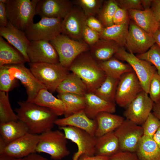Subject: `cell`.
Returning a JSON list of instances; mask_svg holds the SVG:
<instances>
[{
  "label": "cell",
  "instance_id": "cell-1",
  "mask_svg": "<svg viewBox=\"0 0 160 160\" xmlns=\"http://www.w3.org/2000/svg\"><path fill=\"white\" fill-rule=\"evenodd\" d=\"M17 103L15 111L18 119L25 124L29 133L40 135L53 127L57 116L52 110L26 101Z\"/></svg>",
  "mask_w": 160,
  "mask_h": 160
},
{
  "label": "cell",
  "instance_id": "cell-2",
  "mask_svg": "<svg viewBox=\"0 0 160 160\" xmlns=\"http://www.w3.org/2000/svg\"><path fill=\"white\" fill-rule=\"evenodd\" d=\"M87 51L78 56L68 70L82 80L87 87L88 92H93L101 85L107 76L90 52Z\"/></svg>",
  "mask_w": 160,
  "mask_h": 160
},
{
  "label": "cell",
  "instance_id": "cell-3",
  "mask_svg": "<svg viewBox=\"0 0 160 160\" xmlns=\"http://www.w3.org/2000/svg\"><path fill=\"white\" fill-rule=\"evenodd\" d=\"M39 0H6L8 21L18 29L25 31L32 24L36 14Z\"/></svg>",
  "mask_w": 160,
  "mask_h": 160
},
{
  "label": "cell",
  "instance_id": "cell-4",
  "mask_svg": "<svg viewBox=\"0 0 160 160\" xmlns=\"http://www.w3.org/2000/svg\"><path fill=\"white\" fill-rule=\"evenodd\" d=\"M29 69L36 78L49 92L56 91L60 83L69 73L60 63H29Z\"/></svg>",
  "mask_w": 160,
  "mask_h": 160
},
{
  "label": "cell",
  "instance_id": "cell-5",
  "mask_svg": "<svg viewBox=\"0 0 160 160\" xmlns=\"http://www.w3.org/2000/svg\"><path fill=\"white\" fill-rule=\"evenodd\" d=\"M67 144L63 132L50 130L39 135L36 152L47 154L54 160H60L70 154Z\"/></svg>",
  "mask_w": 160,
  "mask_h": 160
},
{
  "label": "cell",
  "instance_id": "cell-6",
  "mask_svg": "<svg viewBox=\"0 0 160 160\" xmlns=\"http://www.w3.org/2000/svg\"><path fill=\"white\" fill-rule=\"evenodd\" d=\"M50 42L57 53L60 63L68 69L78 56L90 49L84 41L72 39L62 33Z\"/></svg>",
  "mask_w": 160,
  "mask_h": 160
},
{
  "label": "cell",
  "instance_id": "cell-7",
  "mask_svg": "<svg viewBox=\"0 0 160 160\" xmlns=\"http://www.w3.org/2000/svg\"><path fill=\"white\" fill-rule=\"evenodd\" d=\"M114 56L119 60L126 62L131 66L143 90L148 94L151 81L157 71L155 67L149 62L140 59L134 54L126 51L124 47H121Z\"/></svg>",
  "mask_w": 160,
  "mask_h": 160
},
{
  "label": "cell",
  "instance_id": "cell-8",
  "mask_svg": "<svg viewBox=\"0 0 160 160\" xmlns=\"http://www.w3.org/2000/svg\"><path fill=\"white\" fill-rule=\"evenodd\" d=\"M61 18L41 17L39 21L31 24L24 31L30 41H50L62 33Z\"/></svg>",
  "mask_w": 160,
  "mask_h": 160
},
{
  "label": "cell",
  "instance_id": "cell-9",
  "mask_svg": "<svg viewBox=\"0 0 160 160\" xmlns=\"http://www.w3.org/2000/svg\"><path fill=\"white\" fill-rule=\"evenodd\" d=\"M63 131L67 139L76 144L78 150L74 155L73 160H78L82 154L92 156L95 155L96 137L84 130L74 127H60Z\"/></svg>",
  "mask_w": 160,
  "mask_h": 160
},
{
  "label": "cell",
  "instance_id": "cell-10",
  "mask_svg": "<svg viewBox=\"0 0 160 160\" xmlns=\"http://www.w3.org/2000/svg\"><path fill=\"white\" fill-rule=\"evenodd\" d=\"M114 132L119 143L120 151L135 152L143 135L142 126L126 119Z\"/></svg>",
  "mask_w": 160,
  "mask_h": 160
},
{
  "label": "cell",
  "instance_id": "cell-11",
  "mask_svg": "<svg viewBox=\"0 0 160 160\" xmlns=\"http://www.w3.org/2000/svg\"><path fill=\"white\" fill-rule=\"evenodd\" d=\"M39 139V135L28 132L7 144H0V154L22 159L36 153Z\"/></svg>",
  "mask_w": 160,
  "mask_h": 160
},
{
  "label": "cell",
  "instance_id": "cell-12",
  "mask_svg": "<svg viewBox=\"0 0 160 160\" xmlns=\"http://www.w3.org/2000/svg\"><path fill=\"white\" fill-rule=\"evenodd\" d=\"M7 65L11 78L19 80L25 87L27 95L26 101L33 103L39 91L46 89L24 64Z\"/></svg>",
  "mask_w": 160,
  "mask_h": 160
},
{
  "label": "cell",
  "instance_id": "cell-13",
  "mask_svg": "<svg viewBox=\"0 0 160 160\" xmlns=\"http://www.w3.org/2000/svg\"><path fill=\"white\" fill-rule=\"evenodd\" d=\"M143 90L140 82L134 71L124 74L119 80L115 102L121 107H127Z\"/></svg>",
  "mask_w": 160,
  "mask_h": 160
},
{
  "label": "cell",
  "instance_id": "cell-14",
  "mask_svg": "<svg viewBox=\"0 0 160 160\" xmlns=\"http://www.w3.org/2000/svg\"><path fill=\"white\" fill-rule=\"evenodd\" d=\"M155 43L153 35L141 29L133 20H130L125 46L129 52L134 54H142Z\"/></svg>",
  "mask_w": 160,
  "mask_h": 160
},
{
  "label": "cell",
  "instance_id": "cell-15",
  "mask_svg": "<svg viewBox=\"0 0 160 160\" xmlns=\"http://www.w3.org/2000/svg\"><path fill=\"white\" fill-rule=\"evenodd\" d=\"M154 102L143 90L126 107L124 112L126 119L142 125L151 112Z\"/></svg>",
  "mask_w": 160,
  "mask_h": 160
},
{
  "label": "cell",
  "instance_id": "cell-16",
  "mask_svg": "<svg viewBox=\"0 0 160 160\" xmlns=\"http://www.w3.org/2000/svg\"><path fill=\"white\" fill-rule=\"evenodd\" d=\"M87 17L79 7H73L63 19L62 33L77 40L81 41Z\"/></svg>",
  "mask_w": 160,
  "mask_h": 160
},
{
  "label": "cell",
  "instance_id": "cell-17",
  "mask_svg": "<svg viewBox=\"0 0 160 160\" xmlns=\"http://www.w3.org/2000/svg\"><path fill=\"white\" fill-rule=\"evenodd\" d=\"M31 42L27 52L30 63H59L57 53L50 41L38 40Z\"/></svg>",
  "mask_w": 160,
  "mask_h": 160
},
{
  "label": "cell",
  "instance_id": "cell-18",
  "mask_svg": "<svg viewBox=\"0 0 160 160\" xmlns=\"http://www.w3.org/2000/svg\"><path fill=\"white\" fill-rule=\"evenodd\" d=\"M73 3L69 0H39L36 14L41 17L63 19L73 8Z\"/></svg>",
  "mask_w": 160,
  "mask_h": 160
},
{
  "label": "cell",
  "instance_id": "cell-19",
  "mask_svg": "<svg viewBox=\"0 0 160 160\" xmlns=\"http://www.w3.org/2000/svg\"><path fill=\"white\" fill-rule=\"evenodd\" d=\"M0 36L21 53L26 62L30 63L27 52L31 42L24 31L18 29L8 21L6 26L0 27Z\"/></svg>",
  "mask_w": 160,
  "mask_h": 160
},
{
  "label": "cell",
  "instance_id": "cell-20",
  "mask_svg": "<svg viewBox=\"0 0 160 160\" xmlns=\"http://www.w3.org/2000/svg\"><path fill=\"white\" fill-rule=\"evenodd\" d=\"M55 124L59 127L70 126L78 128L93 136H95L97 127L96 120L88 117L84 110L64 118L57 119L55 121Z\"/></svg>",
  "mask_w": 160,
  "mask_h": 160
},
{
  "label": "cell",
  "instance_id": "cell-21",
  "mask_svg": "<svg viewBox=\"0 0 160 160\" xmlns=\"http://www.w3.org/2000/svg\"><path fill=\"white\" fill-rule=\"evenodd\" d=\"M86 105L84 111L90 119H95L99 113H113L116 111L115 103L106 101L93 92H87L84 96Z\"/></svg>",
  "mask_w": 160,
  "mask_h": 160
},
{
  "label": "cell",
  "instance_id": "cell-22",
  "mask_svg": "<svg viewBox=\"0 0 160 160\" xmlns=\"http://www.w3.org/2000/svg\"><path fill=\"white\" fill-rule=\"evenodd\" d=\"M130 19L141 29L153 35L159 28V22L156 18L151 8L139 10H128Z\"/></svg>",
  "mask_w": 160,
  "mask_h": 160
},
{
  "label": "cell",
  "instance_id": "cell-23",
  "mask_svg": "<svg viewBox=\"0 0 160 160\" xmlns=\"http://www.w3.org/2000/svg\"><path fill=\"white\" fill-rule=\"evenodd\" d=\"M121 47L114 41L100 38L90 47V52L93 58L99 63L112 58Z\"/></svg>",
  "mask_w": 160,
  "mask_h": 160
},
{
  "label": "cell",
  "instance_id": "cell-24",
  "mask_svg": "<svg viewBox=\"0 0 160 160\" xmlns=\"http://www.w3.org/2000/svg\"><path fill=\"white\" fill-rule=\"evenodd\" d=\"M97 127L95 136L97 137L114 132L125 120L122 116L108 112L99 113L95 119Z\"/></svg>",
  "mask_w": 160,
  "mask_h": 160
},
{
  "label": "cell",
  "instance_id": "cell-25",
  "mask_svg": "<svg viewBox=\"0 0 160 160\" xmlns=\"http://www.w3.org/2000/svg\"><path fill=\"white\" fill-rule=\"evenodd\" d=\"M33 103L51 110L57 116L65 115L67 111L64 102L46 89L39 91Z\"/></svg>",
  "mask_w": 160,
  "mask_h": 160
},
{
  "label": "cell",
  "instance_id": "cell-26",
  "mask_svg": "<svg viewBox=\"0 0 160 160\" xmlns=\"http://www.w3.org/2000/svg\"><path fill=\"white\" fill-rule=\"evenodd\" d=\"M29 132L28 127L19 120L0 123V139L7 144Z\"/></svg>",
  "mask_w": 160,
  "mask_h": 160
},
{
  "label": "cell",
  "instance_id": "cell-27",
  "mask_svg": "<svg viewBox=\"0 0 160 160\" xmlns=\"http://www.w3.org/2000/svg\"><path fill=\"white\" fill-rule=\"evenodd\" d=\"M120 151L119 141L114 132L96 137L95 155L110 157Z\"/></svg>",
  "mask_w": 160,
  "mask_h": 160
},
{
  "label": "cell",
  "instance_id": "cell-28",
  "mask_svg": "<svg viewBox=\"0 0 160 160\" xmlns=\"http://www.w3.org/2000/svg\"><path fill=\"white\" fill-rule=\"evenodd\" d=\"M26 62L18 50L0 36V66L24 64Z\"/></svg>",
  "mask_w": 160,
  "mask_h": 160
},
{
  "label": "cell",
  "instance_id": "cell-29",
  "mask_svg": "<svg viewBox=\"0 0 160 160\" xmlns=\"http://www.w3.org/2000/svg\"><path fill=\"white\" fill-rule=\"evenodd\" d=\"M135 153L139 160H160V149L153 138L144 135Z\"/></svg>",
  "mask_w": 160,
  "mask_h": 160
},
{
  "label": "cell",
  "instance_id": "cell-30",
  "mask_svg": "<svg viewBox=\"0 0 160 160\" xmlns=\"http://www.w3.org/2000/svg\"><path fill=\"white\" fill-rule=\"evenodd\" d=\"M56 91L58 94L69 93L84 96L88 92L87 87L82 80L72 72L60 83Z\"/></svg>",
  "mask_w": 160,
  "mask_h": 160
},
{
  "label": "cell",
  "instance_id": "cell-31",
  "mask_svg": "<svg viewBox=\"0 0 160 160\" xmlns=\"http://www.w3.org/2000/svg\"><path fill=\"white\" fill-rule=\"evenodd\" d=\"M98 63L107 76L119 80L124 74L134 71L129 64L124 63L115 57Z\"/></svg>",
  "mask_w": 160,
  "mask_h": 160
},
{
  "label": "cell",
  "instance_id": "cell-32",
  "mask_svg": "<svg viewBox=\"0 0 160 160\" xmlns=\"http://www.w3.org/2000/svg\"><path fill=\"white\" fill-rule=\"evenodd\" d=\"M129 21L122 24H113L104 28L100 33V38L113 41L121 47H124L128 32Z\"/></svg>",
  "mask_w": 160,
  "mask_h": 160
},
{
  "label": "cell",
  "instance_id": "cell-33",
  "mask_svg": "<svg viewBox=\"0 0 160 160\" xmlns=\"http://www.w3.org/2000/svg\"><path fill=\"white\" fill-rule=\"evenodd\" d=\"M57 97L65 103L67 111L65 115V117L84 110L86 102L84 96L77 94L66 93L58 94Z\"/></svg>",
  "mask_w": 160,
  "mask_h": 160
},
{
  "label": "cell",
  "instance_id": "cell-34",
  "mask_svg": "<svg viewBox=\"0 0 160 160\" xmlns=\"http://www.w3.org/2000/svg\"><path fill=\"white\" fill-rule=\"evenodd\" d=\"M119 81L107 76L101 85L93 93L106 101L115 103Z\"/></svg>",
  "mask_w": 160,
  "mask_h": 160
},
{
  "label": "cell",
  "instance_id": "cell-35",
  "mask_svg": "<svg viewBox=\"0 0 160 160\" xmlns=\"http://www.w3.org/2000/svg\"><path fill=\"white\" fill-rule=\"evenodd\" d=\"M18 120L10 103L8 92L0 91V123Z\"/></svg>",
  "mask_w": 160,
  "mask_h": 160
},
{
  "label": "cell",
  "instance_id": "cell-36",
  "mask_svg": "<svg viewBox=\"0 0 160 160\" xmlns=\"http://www.w3.org/2000/svg\"><path fill=\"white\" fill-rule=\"evenodd\" d=\"M119 7L116 0H108L104 3L98 15L104 28L113 24V18Z\"/></svg>",
  "mask_w": 160,
  "mask_h": 160
},
{
  "label": "cell",
  "instance_id": "cell-37",
  "mask_svg": "<svg viewBox=\"0 0 160 160\" xmlns=\"http://www.w3.org/2000/svg\"><path fill=\"white\" fill-rule=\"evenodd\" d=\"M104 1L103 0H76L73 3L80 7L86 16L89 17L98 14Z\"/></svg>",
  "mask_w": 160,
  "mask_h": 160
},
{
  "label": "cell",
  "instance_id": "cell-38",
  "mask_svg": "<svg viewBox=\"0 0 160 160\" xmlns=\"http://www.w3.org/2000/svg\"><path fill=\"white\" fill-rule=\"evenodd\" d=\"M136 56L140 59L153 64L160 75V47L157 44H155L145 52L137 54Z\"/></svg>",
  "mask_w": 160,
  "mask_h": 160
},
{
  "label": "cell",
  "instance_id": "cell-39",
  "mask_svg": "<svg viewBox=\"0 0 160 160\" xmlns=\"http://www.w3.org/2000/svg\"><path fill=\"white\" fill-rule=\"evenodd\" d=\"M16 79H12L7 65L0 66V90L8 92L16 87Z\"/></svg>",
  "mask_w": 160,
  "mask_h": 160
},
{
  "label": "cell",
  "instance_id": "cell-40",
  "mask_svg": "<svg viewBox=\"0 0 160 160\" xmlns=\"http://www.w3.org/2000/svg\"><path fill=\"white\" fill-rule=\"evenodd\" d=\"M141 126L143 129V135L153 138L160 127V121L151 112Z\"/></svg>",
  "mask_w": 160,
  "mask_h": 160
},
{
  "label": "cell",
  "instance_id": "cell-41",
  "mask_svg": "<svg viewBox=\"0 0 160 160\" xmlns=\"http://www.w3.org/2000/svg\"><path fill=\"white\" fill-rule=\"evenodd\" d=\"M148 94L154 103L160 100V75L157 71L151 81Z\"/></svg>",
  "mask_w": 160,
  "mask_h": 160
},
{
  "label": "cell",
  "instance_id": "cell-42",
  "mask_svg": "<svg viewBox=\"0 0 160 160\" xmlns=\"http://www.w3.org/2000/svg\"><path fill=\"white\" fill-rule=\"evenodd\" d=\"M82 37L84 41L89 47L96 43L100 39V33L91 29L87 25L84 29Z\"/></svg>",
  "mask_w": 160,
  "mask_h": 160
},
{
  "label": "cell",
  "instance_id": "cell-43",
  "mask_svg": "<svg viewBox=\"0 0 160 160\" xmlns=\"http://www.w3.org/2000/svg\"><path fill=\"white\" fill-rule=\"evenodd\" d=\"M119 7L128 11L129 9L144 10L140 0H116Z\"/></svg>",
  "mask_w": 160,
  "mask_h": 160
},
{
  "label": "cell",
  "instance_id": "cell-44",
  "mask_svg": "<svg viewBox=\"0 0 160 160\" xmlns=\"http://www.w3.org/2000/svg\"><path fill=\"white\" fill-rule=\"evenodd\" d=\"M128 11L119 7L116 11L113 18V23L120 25L127 23L130 20Z\"/></svg>",
  "mask_w": 160,
  "mask_h": 160
},
{
  "label": "cell",
  "instance_id": "cell-45",
  "mask_svg": "<svg viewBox=\"0 0 160 160\" xmlns=\"http://www.w3.org/2000/svg\"><path fill=\"white\" fill-rule=\"evenodd\" d=\"M108 160H139V159L135 152L120 151L110 157Z\"/></svg>",
  "mask_w": 160,
  "mask_h": 160
},
{
  "label": "cell",
  "instance_id": "cell-46",
  "mask_svg": "<svg viewBox=\"0 0 160 160\" xmlns=\"http://www.w3.org/2000/svg\"><path fill=\"white\" fill-rule=\"evenodd\" d=\"M86 24L89 28L100 33L104 28L100 21L95 16L87 17Z\"/></svg>",
  "mask_w": 160,
  "mask_h": 160
},
{
  "label": "cell",
  "instance_id": "cell-47",
  "mask_svg": "<svg viewBox=\"0 0 160 160\" xmlns=\"http://www.w3.org/2000/svg\"><path fill=\"white\" fill-rule=\"evenodd\" d=\"M8 22L5 3L0 1V27L6 26Z\"/></svg>",
  "mask_w": 160,
  "mask_h": 160
},
{
  "label": "cell",
  "instance_id": "cell-48",
  "mask_svg": "<svg viewBox=\"0 0 160 160\" xmlns=\"http://www.w3.org/2000/svg\"><path fill=\"white\" fill-rule=\"evenodd\" d=\"M151 8L153 14L157 20H160V0H153Z\"/></svg>",
  "mask_w": 160,
  "mask_h": 160
},
{
  "label": "cell",
  "instance_id": "cell-49",
  "mask_svg": "<svg viewBox=\"0 0 160 160\" xmlns=\"http://www.w3.org/2000/svg\"><path fill=\"white\" fill-rule=\"evenodd\" d=\"M21 160H48V159L36 153L21 159Z\"/></svg>",
  "mask_w": 160,
  "mask_h": 160
},
{
  "label": "cell",
  "instance_id": "cell-50",
  "mask_svg": "<svg viewBox=\"0 0 160 160\" xmlns=\"http://www.w3.org/2000/svg\"><path fill=\"white\" fill-rule=\"evenodd\" d=\"M152 111L153 113L160 121V100L157 102L154 103Z\"/></svg>",
  "mask_w": 160,
  "mask_h": 160
},
{
  "label": "cell",
  "instance_id": "cell-51",
  "mask_svg": "<svg viewBox=\"0 0 160 160\" xmlns=\"http://www.w3.org/2000/svg\"><path fill=\"white\" fill-rule=\"evenodd\" d=\"M141 5L144 9L150 8L151 6L153 0H140Z\"/></svg>",
  "mask_w": 160,
  "mask_h": 160
},
{
  "label": "cell",
  "instance_id": "cell-52",
  "mask_svg": "<svg viewBox=\"0 0 160 160\" xmlns=\"http://www.w3.org/2000/svg\"><path fill=\"white\" fill-rule=\"evenodd\" d=\"M153 138L160 149V127L155 134Z\"/></svg>",
  "mask_w": 160,
  "mask_h": 160
},
{
  "label": "cell",
  "instance_id": "cell-53",
  "mask_svg": "<svg viewBox=\"0 0 160 160\" xmlns=\"http://www.w3.org/2000/svg\"><path fill=\"white\" fill-rule=\"evenodd\" d=\"M156 43L160 47V29H159L153 35Z\"/></svg>",
  "mask_w": 160,
  "mask_h": 160
},
{
  "label": "cell",
  "instance_id": "cell-54",
  "mask_svg": "<svg viewBox=\"0 0 160 160\" xmlns=\"http://www.w3.org/2000/svg\"><path fill=\"white\" fill-rule=\"evenodd\" d=\"M21 159L15 158L4 154H0V160H21Z\"/></svg>",
  "mask_w": 160,
  "mask_h": 160
},
{
  "label": "cell",
  "instance_id": "cell-55",
  "mask_svg": "<svg viewBox=\"0 0 160 160\" xmlns=\"http://www.w3.org/2000/svg\"><path fill=\"white\" fill-rule=\"evenodd\" d=\"M78 160H87L85 154H82L79 158Z\"/></svg>",
  "mask_w": 160,
  "mask_h": 160
},
{
  "label": "cell",
  "instance_id": "cell-56",
  "mask_svg": "<svg viewBox=\"0 0 160 160\" xmlns=\"http://www.w3.org/2000/svg\"><path fill=\"white\" fill-rule=\"evenodd\" d=\"M159 28L160 29V21H159Z\"/></svg>",
  "mask_w": 160,
  "mask_h": 160
},
{
  "label": "cell",
  "instance_id": "cell-57",
  "mask_svg": "<svg viewBox=\"0 0 160 160\" xmlns=\"http://www.w3.org/2000/svg\"></svg>",
  "mask_w": 160,
  "mask_h": 160
}]
</instances>
